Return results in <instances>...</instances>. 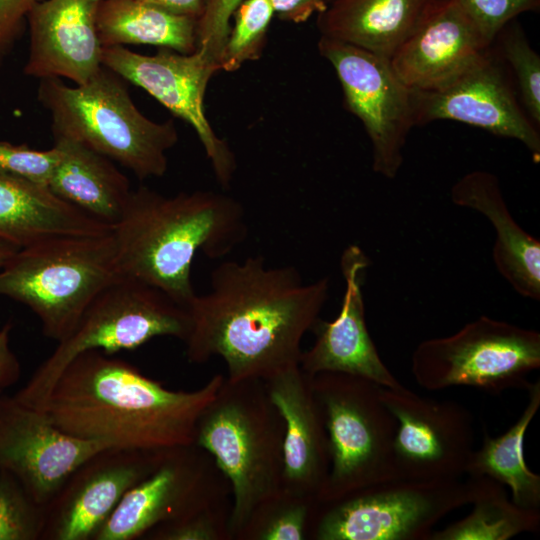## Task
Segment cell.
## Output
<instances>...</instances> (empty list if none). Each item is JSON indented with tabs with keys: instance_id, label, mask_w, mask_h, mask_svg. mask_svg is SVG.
Here are the masks:
<instances>
[{
	"instance_id": "obj_11",
	"label": "cell",
	"mask_w": 540,
	"mask_h": 540,
	"mask_svg": "<svg viewBox=\"0 0 540 540\" xmlns=\"http://www.w3.org/2000/svg\"><path fill=\"white\" fill-rule=\"evenodd\" d=\"M319 53L336 71L346 108L366 130L372 146L373 171L394 179L404 161L403 150L415 125V91L395 73L390 60L326 36Z\"/></svg>"
},
{
	"instance_id": "obj_8",
	"label": "cell",
	"mask_w": 540,
	"mask_h": 540,
	"mask_svg": "<svg viewBox=\"0 0 540 540\" xmlns=\"http://www.w3.org/2000/svg\"><path fill=\"white\" fill-rule=\"evenodd\" d=\"M189 329L187 308L151 285L121 277L91 302L73 331L57 343L51 355L14 396L38 407L77 355L90 350L113 355L163 336L184 342Z\"/></svg>"
},
{
	"instance_id": "obj_13",
	"label": "cell",
	"mask_w": 540,
	"mask_h": 540,
	"mask_svg": "<svg viewBox=\"0 0 540 540\" xmlns=\"http://www.w3.org/2000/svg\"><path fill=\"white\" fill-rule=\"evenodd\" d=\"M381 399L396 419L393 453L399 479H458L474 452L470 412L450 400L381 386Z\"/></svg>"
},
{
	"instance_id": "obj_33",
	"label": "cell",
	"mask_w": 540,
	"mask_h": 540,
	"mask_svg": "<svg viewBox=\"0 0 540 540\" xmlns=\"http://www.w3.org/2000/svg\"><path fill=\"white\" fill-rule=\"evenodd\" d=\"M231 504L213 505L183 518L162 523L148 531L147 540H230Z\"/></svg>"
},
{
	"instance_id": "obj_24",
	"label": "cell",
	"mask_w": 540,
	"mask_h": 540,
	"mask_svg": "<svg viewBox=\"0 0 540 540\" xmlns=\"http://www.w3.org/2000/svg\"><path fill=\"white\" fill-rule=\"evenodd\" d=\"M435 0H332L318 13L322 36L391 59Z\"/></svg>"
},
{
	"instance_id": "obj_4",
	"label": "cell",
	"mask_w": 540,
	"mask_h": 540,
	"mask_svg": "<svg viewBox=\"0 0 540 540\" xmlns=\"http://www.w3.org/2000/svg\"><path fill=\"white\" fill-rule=\"evenodd\" d=\"M284 421L262 379L224 381L198 418L194 444L231 487L230 540L252 510L282 488Z\"/></svg>"
},
{
	"instance_id": "obj_39",
	"label": "cell",
	"mask_w": 540,
	"mask_h": 540,
	"mask_svg": "<svg viewBox=\"0 0 540 540\" xmlns=\"http://www.w3.org/2000/svg\"><path fill=\"white\" fill-rule=\"evenodd\" d=\"M7 323L0 327V388L13 385L20 376L19 362L10 347V331Z\"/></svg>"
},
{
	"instance_id": "obj_32",
	"label": "cell",
	"mask_w": 540,
	"mask_h": 540,
	"mask_svg": "<svg viewBox=\"0 0 540 540\" xmlns=\"http://www.w3.org/2000/svg\"><path fill=\"white\" fill-rule=\"evenodd\" d=\"M45 506L9 472L0 470V540H42Z\"/></svg>"
},
{
	"instance_id": "obj_22",
	"label": "cell",
	"mask_w": 540,
	"mask_h": 540,
	"mask_svg": "<svg viewBox=\"0 0 540 540\" xmlns=\"http://www.w3.org/2000/svg\"><path fill=\"white\" fill-rule=\"evenodd\" d=\"M452 202L483 215L492 225V259L497 271L520 296L540 300V241L511 214L496 175L476 170L458 179Z\"/></svg>"
},
{
	"instance_id": "obj_31",
	"label": "cell",
	"mask_w": 540,
	"mask_h": 540,
	"mask_svg": "<svg viewBox=\"0 0 540 540\" xmlns=\"http://www.w3.org/2000/svg\"><path fill=\"white\" fill-rule=\"evenodd\" d=\"M273 16L269 0L241 2L232 16L234 23L220 56V70L235 71L261 56Z\"/></svg>"
},
{
	"instance_id": "obj_18",
	"label": "cell",
	"mask_w": 540,
	"mask_h": 540,
	"mask_svg": "<svg viewBox=\"0 0 540 540\" xmlns=\"http://www.w3.org/2000/svg\"><path fill=\"white\" fill-rule=\"evenodd\" d=\"M371 260L361 247L347 246L340 257L345 290L337 317L321 319L313 327L314 344L302 351L299 366L310 374L340 372L363 377L387 388L400 382L382 361L369 334L363 298V285Z\"/></svg>"
},
{
	"instance_id": "obj_41",
	"label": "cell",
	"mask_w": 540,
	"mask_h": 540,
	"mask_svg": "<svg viewBox=\"0 0 540 540\" xmlns=\"http://www.w3.org/2000/svg\"><path fill=\"white\" fill-rule=\"evenodd\" d=\"M18 250L13 245L0 240V268L10 259V257Z\"/></svg>"
},
{
	"instance_id": "obj_19",
	"label": "cell",
	"mask_w": 540,
	"mask_h": 540,
	"mask_svg": "<svg viewBox=\"0 0 540 540\" xmlns=\"http://www.w3.org/2000/svg\"><path fill=\"white\" fill-rule=\"evenodd\" d=\"M101 0H40L27 15L30 48L26 75L66 78L75 85L103 67L97 14Z\"/></svg>"
},
{
	"instance_id": "obj_20",
	"label": "cell",
	"mask_w": 540,
	"mask_h": 540,
	"mask_svg": "<svg viewBox=\"0 0 540 540\" xmlns=\"http://www.w3.org/2000/svg\"><path fill=\"white\" fill-rule=\"evenodd\" d=\"M490 45L455 0H435L390 63L406 86L429 91L455 79Z\"/></svg>"
},
{
	"instance_id": "obj_25",
	"label": "cell",
	"mask_w": 540,
	"mask_h": 540,
	"mask_svg": "<svg viewBox=\"0 0 540 540\" xmlns=\"http://www.w3.org/2000/svg\"><path fill=\"white\" fill-rule=\"evenodd\" d=\"M60 151L48 188L59 198L111 228L124 212L133 189L115 162L87 146L54 137Z\"/></svg>"
},
{
	"instance_id": "obj_2",
	"label": "cell",
	"mask_w": 540,
	"mask_h": 540,
	"mask_svg": "<svg viewBox=\"0 0 540 540\" xmlns=\"http://www.w3.org/2000/svg\"><path fill=\"white\" fill-rule=\"evenodd\" d=\"M224 378L216 374L199 389L172 390L122 359L90 350L68 363L35 408L79 438L119 448L168 449L194 443L198 418Z\"/></svg>"
},
{
	"instance_id": "obj_9",
	"label": "cell",
	"mask_w": 540,
	"mask_h": 540,
	"mask_svg": "<svg viewBox=\"0 0 540 540\" xmlns=\"http://www.w3.org/2000/svg\"><path fill=\"white\" fill-rule=\"evenodd\" d=\"M540 367V333L506 321L480 316L445 337L415 348L411 371L426 390L471 386L498 393L524 387Z\"/></svg>"
},
{
	"instance_id": "obj_36",
	"label": "cell",
	"mask_w": 540,
	"mask_h": 540,
	"mask_svg": "<svg viewBox=\"0 0 540 540\" xmlns=\"http://www.w3.org/2000/svg\"><path fill=\"white\" fill-rule=\"evenodd\" d=\"M242 1L244 0H204L201 15L197 20L196 49L218 65L230 31V20Z\"/></svg>"
},
{
	"instance_id": "obj_16",
	"label": "cell",
	"mask_w": 540,
	"mask_h": 540,
	"mask_svg": "<svg viewBox=\"0 0 540 540\" xmlns=\"http://www.w3.org/2000/svg\"><path fill=\"white\" fill-rule=\"evenodd\" d=\"M168 449L107 447L87 458L45 506L42 540H93L124 495Z\"/></svg>"
},
{
	"instance_id": "obj_37",
	"label": "cell",
	"mask_w": 540,
	"mask_h": 540,
	"mask_svg": "<svg viewBox=\"0 0 540 540\" xmlns=\"http://www.w3.org/2000/svg\"><path fill=\"white\" fill-rule=\"evenodd\" d=\"M40 0H0V58L16 38L23 20Z\"/></svg>"
},
{
	"instance_id": "obj_6",
	"label": "cell",
	"mask_w": 540,
	"mask_h": 540,
	"mask_svg": "<svg viewBox=\"0 0 540 540\" xmlns=\"http://www.w3.org/2000/svg\"><path fill=\"white\" fill-rule=\"evenodd\" d=\"M121 277L112 231L57 237L18 249L10 257L0 268V296L28 307L44 336L58 343L91 302Z\"/></svg>"
},
{
	"instance_id": "obj_5",
	"label": "cell",
	"mask_w": 540,
	"mask_h": 540,
	"mask_svg": "<svg viewBox=\"0 0 540 540\" xmlns=\"http://www.w3.org/2000/svg\"><path fill=\"white\" fill-rule=\"evenodd\" d=\"M38 100L50 114L54 137L77 141L138 179L166 173L167 152L178 141L173 121L159 123L143 115L122 78L104 66L82 85L41 79Z\"/></svg>"
},
{
	"instance_id": "obj_30",
	"label": "cell",
	"mask_w": 540,
	"mask_h": 540,
	"mask_svg": "<svg viewBox=\"0 0 540 540\" xmlns=\"http://www.w3.org/2000/svg\"><path fill=\"white\" fill-rule=\"evenodd\" d=\"M493 47L506 64L520 102L530 119L540 126V57L530 45L517 19L496 35Z\"/></svg>"
},
{
	"instance_id": "obj_29",
	"label": "cell",
	"mask_w": 540,
	"mask_h": 540,
	"mask_svg": "<svg viewBox=\"0 0 540 540\" xmlns=\"http://www.w3.org/2000/svg\"><path fill=\"white\" fill-rule=\"evenodd\" d=\"M319 505L281 488L252 510L235 540H309Z\"/></svg>"
},
{
	"instance_id": "obj_21",
	"label": "cell",
	"mask_w": 540,
	"mask_h": 540,
	"mask_svg": "<svg viewBox=\"0 0 540 540\" xmlns=\"http://www.w3.org/2000/svg\"><path fill=\"white\" fill-rule=\"evenodd\" d=\"M263 381L284 421L282 488L318 500L329 473L330 453L312 375L296 365Z\"/></svg>"
},
{
	"instance_id": "obj_34",
	"label": "cell",
	"mask_w": 540,
	"mask_h": 540,
	"mask_svg": "<svg viewBox=\"0 0 540 540\" xmlns=\"http://www.w3.org/2000/svg\"><path fill=\"white\" fill-rule=\"evenodd\" d=\"M57 146L37 150L27 145L0 142V172L48 187L58 164Z\"/></svg>"
},
{
	"instance_id": "obj_27",
	"label": "cell",
	"mask_w": 540,
	"mask_h": 540,
	"mask_svg": "<svg viewBox=\"0 0 540 540\" xmlns=\"http://www.w3.org/2000/svg\"><path fill=\"white\" fill-rule=\"evenodd\" d=\"M529 401L518 420L504 434L493 438L485 433L481 448L474 450L466 468L470 476H487L510 488L517 506L539 510L540 476L526 465L524 435L540 406V382L529 384Z\"/></svg>"
},
{
	"instance_id": "obj_42",
	"label": "cell",
	"mask_w": 540,
	"mask_h": 540,
	"mask_svg": "<svg viewBox=\"0 0 540 540\" xmlns=\"http://www.w3.org/2000/svg\"><path fill=\"white\" fill-rule=\"evenodd\" d=\"M330 1H332V0H327L328 3H329Z\"/></svg>"
},
{
	"instance_id": "obj_40",
	"label": "cell",
	"mask_w": 540,
	"mask_h": 540,
	"mask_svg": "<svg viewBox=\"0 0 540 540\" xmlns=\"http://www.w3.org/2000/svg\"><path fill=\"white\" fill-rule=\"evenodd\" d=\"M159 7L172 14L186 16L198 20L204 0H139Z\"/></svg>"
},
{
	"instance_id": "obj_7",
	"label": "cell",
	"mask_w": 540,
	"mask_h": 540,
	"mask_svg": "<svg viewBox=\"0 0 540 540\" xmlns=\"http://www.w3.org/2000/svg\"><path fill=\"white\" fill-rule=\"evenodd\" d=\"M312 386L330 453L319 503L399 479L393 453L396 419L381 399V386L340 372L312 375Z\"/></svg>"
},
{
	"instance_id": "obj_23",
	"label": "cell",
	"mask_w": 540,
	"mask_h": 540,
	"mask_svg": "<svg viewBox=\"0 0 540 540\" xmlns=\"http://www.w3.org/2000/svg\"><path fill=\"white\" fill-rule=\"evenodd\" d=\"M110 231L47 186L0 172V240L21 249L52 238Z\"/></svg>"
},
{
	"instance_id": "obj_14",
	"label": "cell",
	"mask_w": 540,
	"mask_h": 540,
	"mask_svg": "<svg viewBox=\"0 0 540 540\" xmlns=\"http://www.w3.org/2000/svg\"><path fill=\"white\" fill-rule=\"evenodd\" d=\"M102 65L141 87L175 116L195 130L214 175L222 186H229L237 164L226 141L219 138L204 112V96L217 63L196 49L189 54L160 48L154 55L133 52L124 46L103 47Z\"/></svg>"
},
{
	"instance_id": "obj_15",
	"label": "cell",
	"mask_w": 540,
	"mask_h": 540,
	"mask_svg": "<svg viewBox=\"0 0 540 540\" xmlns=\"http://www.w3.org/2000/svg\"><path fill=\"white\" fill-rule=\"evenodd\" d=\"M436 120L458 121L515 139L535 163L540 161L539 127L523 108L513 78L492 44L446 85L415 91V125Z\"/></svg>"
},
{
	"instance_id": "obj_26",
	"label": "cell",
	"mask_w": 540,
	"mask_h": 540,
	"mask_svg": "<svg viewBox=\"0 0 540 540\" xmlns=\"http://www.w3.org/2000/svg\"><path fill=\"white\" fill-rule=\"evenodd\" d=\"M197 20L139 0H101L97 29L103 47L153 45L179 53L196 50Z\"/></svg>"
},
{
	"instance_id": "obj_3",
	"label": "cell",
	"mask_w": 540,
	"mask_h": 540,
	"mask_svg": "<svg viewBox=\"0 0 540 540\" xmlns=\"http://www.w3.org/2000/svg\"><path fill=\"white\" fill-rule=\"evenodd\" d=\"M112 235L123 277L151 285L187 308L196 295L195 255L225 257L247 239L248 224L243 205L229 195L197 190L164 196L139 187Z\"/></svg>"
},
{
	"instance_id": "obj_12",
	"label": "cell",
	"mask_w": 540,
	"mask_h": 540,
	"mask_svg": "<svg viewBox=\"0 0 540 540\" xmlns=\"http://www.w3.org/2000/svg\"><path fill=\"white\" fill-rule=\"evenodd\" d=\"M231 487L196 444L168 449L158 466L122 498L93 540H135L155 526L228 502Z\"/></svg>"
},
{
	"instance_id": "obj_35",
	"label": "cell",
	"mask_w": 540,
	"mask_h": 540,
	"mask_svg": "<svg viewBox=\"0 0 540 540\" xmlns=\"http://www.w3.org/2000/svg\"><path fill=\"white\" fill-rule=\"evenodd\" d=\"M492 44L498 32L526 12H538L540 0H455Z\"/></svg>"
},
{
	"instance_id": "obj_38",
	"label": "cell",
	"mask_w": 540,
	"mask_h": 540,
	"mask_svg": "<svg viewBox=\"0 0 540 540\" xmlns=\"http://www.w3.org/2000/svg\"><path fill=\"white\" fill-rule=\"evenodd\" d=\"M274 15L281 20L302 23L309 19L314 13L322 12L328 2L327 0H269Z\"/></svg>"
},
{
	"instance_id": "obj_10",
	"label": "cell",
	"mask_w": 540,
	"mask_h": 540,
	"mask_svg": "<svg viewBox=\"0 0 540 540\" xmlns=\"http://www.w3.org/2000/svg\"><path fill=\"white\" fill-rule=\"evenodd\" d=\"M470 502L468 482L395 479L320 503L309 540H424Z\"/></svg>"
},
{
	"instance_id": "obj_17",
	"label": "cell",
	"mask_w": 540,
	"mask_h": 540,
	"mask_svg": "<svg viewBox=\"0 0 540 540\" xmlns=\"http://www.w3.org/2000/svg\"><path fill=\"white\" fill-rule=\"evenodd\" d=\"M107 447L112 446L64 432L14 395L0 397V470L43 506L81 463Z\"/></svg>"
},
{
	"instance_id": "obj_1",
	"label": "cell",
	"mask_w": 540,
	"mask_h": 540,
	"mask_svg": "<svg viewBox=\"0 0 540 540\" xmlns=\"http://www.w3.org/2000/svg\"><path fill=\"white\" fill-rule=\"evenodd\" d=\"M330 280L305 282L294 266L270 267L262 255L225 261L210 290L187 307L190 363L221 357L229 381L266 379L299 365L301 341L328 300Z\"/></svg>"
},
{
	"instance_id": "obj_28",
	"label": "cell",
	"mask_w": 540,
	"mask_h": 540,
	"mask_svg": "<svg viewBox=\"0 0 540 540\" xmlns=\"http://www.w3.org/2000/svg\"><path fill=\"white\" fill-rule=\"evenodd\" d=\"M473 509L465 518L429 540H507L522 532L536 531L539 510L524 509L507 497L504 485L487 476H470L467 481Z\"/></svg>"
}]
</instances>
